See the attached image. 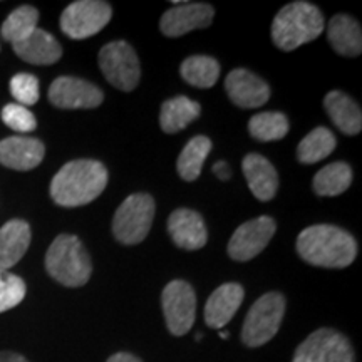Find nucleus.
Listing matches in <instances>:
<instances>
[{
  "label": "nucleus",
  "instance_id": "nucleus-34",
  "mask_svg": "<svg viewBox=\"0 0 362 362\" xmlns=\"http://www.w3.org/2000/svg\"><path fill=\"white\" fill-rule=\"evenodd\" d=\"M107 362H141L138 357L133 354H128V352H117V354L111 356Z\"/></svg>",
  "mask_w": 362,
  "mask_h": 362
},
{
  "label": "nucleus",
  "instance_id": "nucleus-17",
  "mask_svg": "<svg viewBox=\"0 0 362 362\" xmlns=\"http://www.w3.org/2000/svg\"><path fill=\"white\" fill-rule=\"evenodd\" d=\"M245 291L240 284H223L208 297L205 304V322L211 329H221L232 320L242 305Z\"/></svg>",
  "mask_w": 362,
  "mask_h": 362
},
{
  "label": "nucleus",
  "instance_id": "nucleus-5",
  "mask_svg": "<svg viewBox=\"0 0 362 362\" xmlns=\"http://www.w3.org/2000/svg\"><path fill=\"white\" fill-rule=\"evenodd\" d=\"M155 218V200L148 193H134L121 203L112 220V233L124 245L141 243Z\"/></svg>",
  "mask_w": 362,
  "mask_h": 362
},
{
  "label": "nucleus",
  "instance_id": "nucleus-25",
  "mask_svg": "<svg viewBox=\"0 0 362 362\" xmlns=\"http://www.w3.org/2000/svg\"><path fill=\"white\" fill-rule=\"evenodd\" d=\"M210 149L211 141L206 136H194L193 139H189L183 151L180 153L178 163H176V168H178V175L181 178L185 181L197 180L202 173L203 163H205Z\"/></svg>",
  "mask_w": 362,
  "mask_h": 362
},
{
  "label": "nucleus",
  "instance_id": "nucleus-2",
  "mask_svg": "<svg viewBox=\"0 0 362 362\" xmlns=\"http://www.w3.org/2000/svg\"><path fill=\"white\" fill-rule=\"evenodd\" d=\"M297 252L310 265L344 269L354 262L357 243L339 226L314 225L298 235Z\"/></svg>",
  "mask_w": 362,
  "mask_h": 362
},
{
  "label": "nucleus",
  "instance_id": "nucleus-18",
  "mask_svg": "<svg viewBox=\"0 0 362 362\" xmlns=\"http://www.w3.org/2000/svg\"><path fill=\"white\" fill-rule=\"evenodd\" d=\"M12 47L22 61L35 66L56 64L62 56V47L57 39L42 29H35L24 40L12 44Z\"/></svg>",
  "mask_w": 362,
  "mask_h": 362
},
{
  "label": "nucleus",
  "instance_id": "nucleus-24",
  "mask_svg": "<svg viewBox=\"0 0 362 362\" xmlns=\"http://www.w3.org/2000/svg\"><path fill=\"white\" fill-rule=\"evenodd\" d=\"M352 183V170L347 163L337 161L324 166L314 176L312 187L314 192L320 197H337L346 192Z\"/></svg>",
  "mask_w": 362,
  "mask_h": 362
},
{
  "label": "nucleus",
  "instance_id": "nucleus-21",
  "mask_svg": "<svg viewBox=\"0 0 362 362\" xmlns=\"http://www.w3.org/2000/svg\"><path fill=\"white\" fill-rule=\"evenodd\" d=\"M324 106L327 110L332 123L344 134L354 136L361 133L362 112L359 104L354 99L341 93V90H330L324 99Z\"/></svg>",
  "mask_w": 362,
  "mask_h": 362
},
{
  "label": "nucleus",
  "instance_id": "nucleus-9",
  "mask_svg": "<svg viewBox=\"0 0 362 362\" xmlns=\"http://www.w3.org/2000/svg\"><path fill=\"white\" fill-rule=\"evenodd\" d=\"M292 362H356V357L346 336L334 329H319L297 347Z\"/></svg>",
  "mask_w": 362,
  "mask_h": 362
},
{
  "label": "nucleus",
  "instance_id": "nucleus-22",
  "mask_svg": "<svg viewBox=\"0 0 362 362\" xmlns=\"http://www.w3.org/2000/svg\"><path fill=\"white\" fill-rule=\"evenodd\" d=\"M329 42L341 56H359L362 52L361 25L351 16L341 13L329 22Z\"/></svg>",
  "mask_w": 362,
  "mask_h": 362
},
{
  "label": "nucleus",
  "instance_id": "nucleus-33",
  "mask_svg": "<svg viewBox=\"0 0 362 362\" xmlns=\"http://www.w3.org/2000/svg\"><path fill=\"white\" fill-rule=\"evenodd\" d=\"M214 173H215L216 176H218V178H220L221 181L230 180V176H232V171H230L228 165H226L225 161L215 163V165H214Z\"/></svg>",
  "mask_w": 362,
  "mask_h": 362
},
{
  "label": "nucleus",
  "instance_id": "nucleus-26",
  "mask_svg": "<svg viewBox=\"0 0 362 362\" xmlns=\"http://www.w3.org/2000/svg\"><path fill=\"white\" fill-rule=\"evenodd\" d=\"M336 136L332 131L320 126L302 139L297 148V158L304 165H314V163L327 158L336 149Z\"/></svg>",
  "mask_w": 362,
  "mask_h": 362
},
{
  "label": "nucleus",
  "instance_id": "nucleus-10",
  "mask_svg": "<svg viewBox=\"0 0 362 362\" xmlns=\"http://www.w3.org/2000/svg\"><path fill=\"white\" fill-rule=\"evenodd\" d=\"M163 314L173 336H185L192 330L197 317V296L193 287L185 280H173L165 287L161 296Z\"/></svg>",
  "mask_w": 362,
  "mask_h": 362
},
{
  "label": "nucleus",
  "instance_id": "nucleus-6",
  "mask_svg": "<svg viewBox=\"0 0 362 362\" xmlns=\"http://www.w3.org/2000/svg\"><path fill=\"white\" fill-rule=\"evenodd\" d=\"M285 315V297L279 292L262 296L248 310L242 329V341L248 347H260L275 337Z\"/></svg>",
  "mask_w": 362,
  "mask_h": 362
},
{
  "label": "nucleus",
  "instance_id": "nucleus-16",
  "mask_svg": "<svg viewBox=\"0 0 362 362\" xmlns=\"http://www.w3.org/2000/svg\"><path fill=\"white\" fill-rule=\"evenodd\" d=\"M168 232L173 242L185 250H200L205 247L208 233L202 215L188 208H180L171 214Z\"/></svg>",
  "mask_w": 362,
  "mask_h": 362
},
{
  "label": "nucleus",
  "instance_id": "nucleus-36",
  "mask_svg": "<svg viewBox=\"0 0 362 362\" xmlns=\"http://www.w3.org/2000/svg\"><path fill=\"white\" fill-rule=\"evenodd\" d=\"M218 336H220L221 339H228V337H230V334L226 332V330H220V334H218Z\"/></svg>",
  "mask_w": 362,
  "mask_h": 362
},
{
  "label": "nucleus",
  "instance_id": "nucleus-4",
  "mask_svg": "<svg viewBox=\"0 0 362 362\" xmlns=\"http://www.w3.org/2000/svg\"><path fill=\"white\" fill-rule=\"evenodd\" d=\"M45 269L49 275L66 287L88 284L93 274L89 253L74 235H59L45 253Z\"/></svg>",
  "mask_w": 362,
  "mask_h": 362
},
{
  "label": "nucleus",
  "instance_id": "nucleus-14",
  "mask_svg": "<svg viewBox=\"0 0 362 362\" xmlns=\"http://www.w3.org/2000/svg\"><path fill=\"white\" fill-rule=\"evenodd\" d=\"M225 88L232 103L245 110L264 106L270 98L269 84L247 69L230 72L225 79Z\"/></svg>",
  "mask_w": 362,
  "mask_h": 362
},
{
  "label": "nucleus",
  "instance_id": "nucleus-23",
  "mask_svg": "<svg viewBox=\"0 0 362 362\" xmlns=\"http://www.w3.org/2000/svg\"><path fill=\"white\" fill-rule=\"evenodd\" d=\"M200 104L192 101L187 96H178L163 103L160 124L165 133L173 134L185 129L192 121L200 116Z\"/></svg>",
  "mask_w": 362,
  "mask_h": 362
},
{
  "label": "nucleus",
  "instance_id": "nucleus-11",
  "mask_svg": "<svg viewBox=\"0 0 362 362\" xmlns=\"http://www.w3.org/2000/svg\"><path fill=\"white\" fill-rule=\"evenodd\" d=\"M275 220L270 216H259L240 225L228 243V255L237 262H247L257 257L269 245L275 235Z\"/></svg>",
  "mask_w": 362,
  "mask_h": 362
},
{
  "label": "nucleus",
  "instance_id": "nucleus-13",
  "mask_svg": "<svg viewBox=\"0 0 362 362\" xmlns=\"http://www.w3.org/2000/svg\"><path fill=\"white\" fill-rule=\"evenodd\" d=\"M215 11L208 4L183 2L163 13L160 27L161 33L168 37H181L189 30L205 29L211 25Z\"/></svg>",
  "mask_w": 362,
  "mask_h": 362
},
{
  "label": "nucleus",
  "instance_id": "nucleus-19",
  "mask_svg": "<svg viewBox=\"0 0 362 362\" xmlns=\"http://www.w3.org/2000/svg\"><path fill=\"white\" fill-rule=\"evenodd\" d=\"M242 168L255 198H259L260 202H269L275 197L279 188V176L274 165L267 158L252 153L243 158Z\"/></svg>",
  "mask_w": 362,
  "mask_h": 362
},
{
  "label": "nucleus",
  "instance_id": "nucleus-28",
  "mask_svg": "<svg viewBox=\"0 0 362 362\" xmlns=\"http://www.w3.org/2000/svg\"><path fill=\"white\" fill-rule=\"evenodd\" d=\"M39 12L35 7L22 6L11 12V16L4 21L2 24V37L7 42L16 44L24 40L27 35H30L37 29Z\"/></svg>",
  "mask_w": 362,
  "mask_h": 362
},
{
  "label": "nucleus",
  "instance_id": "nucleus-27",
  "mask_svg": "<svg viewBox=\"0 0 362 362\" xmlns=\"http://www.w3.org/2000/svg\"><path fill=\"white\" fill-rule=\"evenodd\" d=\"M181 78L194 88L208 89L215 86L220 76V64L214 57L192 56L185 59L180 67Z\"/></svg>",
  "mask_w": 362,
  "mask_h": 362
},
{
  "label": "nucleus",
  "instance_id": "nucleus-12",
  "mask_svg": "<svg viewBox=\"0 0 362 362\" xmlns=\"http://www.w3.org/2000/svg\"><path fill=\"white\" fill-rule=\"evenodd\" d=\"M103 90L79 78L62 76L49 88V101L61 110H93L101 106Z\"/></svg>",
  "mask_w": 362,
  "mask_h": 362
},
{
  "label": "nucleus",
  "instance_id": "nucleus-8",
  "mask_svg": "<svg viewBox=\"0 0 362 362\" xmlns=\"http://www.w3.org/2000/svg\"><path fill=\"white\" fill-rule=\"evenodd\" d=\"M99 67L107 83L126 93L138 86L139 76H141L134 49L123 40L104 45L99 52Z\"/></svg>",
  "mask_w": 362,
  "mask_h": 362
},
{
  "label": "nucleus",
  "instance_id": "nucleus-20",
  "mask_svg": "<svg viewBox=\"0 0 362 362\" xmlns=\"http://www.w3.org/2000/svg\"><path fill=\"white\" fill-rule=\"evenodd\" d=\"M30 226L24 220H11L0 228V269H12L30 245Z\"/></svg>",
  "mask_w": 362,
  "mask_h": 362
},
{
  "label": "nucleus",
  "instance_id": "nucleus-1",
  "mask_svg": "<svg viewBox=\"0 0 362 362\" xmlns=\"http://www.w3.org/2000/svg\"><path fill=\"white\" fill-rule=\"evenodd\" d=\"M107 185V170L94 160H74L52 178L51 197L59 206L74 208L96 200Z\"/></svg>",
  "mask_w": 362,
  "mask_h": 362
},
{
  "label": "nucleus",
  "instance_id": "nucleus-32",
  "mask_svg": "<svg viewBox=\"0 0 362 362\" xmlns=\"http://www.w3.org/2000/svg\"><path fill=\"white\" fill-rule=\"evenodd\" d=\"M2 121L8 128L19 133H30L37 128L35 116L21 104H7L2 110Z\"/></svg>",
  "mask_w": 362,
  "mask_h": 362
},
{
  "label": "nucleus",
  "instance_id": "nucleus-15",
  "mask_svg": "<svg viewBox=\"0 0 362 362\" xmlns=\"http://www.w3.org/2000/svg\"><path fill=\"white\" fill-rule=\"evenodd\" d=\"M42 141L24 136H12L0 141V165L17 171H29L44 160Z\"/></svg>",
  "mask_w": 362,
  "mask_h": 362
},
{
  "label": "nucleus",
  "instance_id": "nucleus-30",
  "mask_svg": "<svg viewBox=\"0 0 362 362\" xmlns=\"http://www.w3.org/2000/svg\"><path fill=\"white\" fill-rule=\"evenodd\" d=\"M25 291L24 280L0 269V314L19 305L24 300Z\"/></svg>",
  "mask_w": 362,
  "mask_h": 362
},
{
  "label": "nucleus",
  "instance_id": "nucleus-31",
  "mask_svg": "<svg viewBox=\"0 0 362 362\" xmlns=\"http://www.w3.org/2000/svg\"><path fill=\"white\" fill-rule=\"evenodd\" d=\"M11 93L21 106H34L39 101V79L27 72L16 74L11 79Z\"/></svg>",
  "mask_w": 362,
  "mask_h": 362
},
{
  "label": "nucleus",
  "instance_id": "nucleus-7",
  "mask_svg": "<svg viewBox=\"0 0 362 362\" xmlns=\"http://www.w3.org/2000/svg\"><path fill=\"white\" fill-rule=\"evenodd\" d=\"M112 8L103 0H78L67 6L62 12V33L71 39H88L101 33L111 21Z\"/></svg>",
  "mask_w": 362,
  "mask_h": 362
},
{
  "label": "nucleus",
  "instance_id": "nucleus-3",
  "mask_svg": "<svg viewBox=\"0 0 362 362\" xmlns=\"http://www.w3.org/2000/svg\"><path fill=\"white\" fill-rule=\"evenodd\" d=\"M324 16L309 2H292L280 8L272 24V40L279 49L288 52L312 42L324 33Z\"/></svg>",
  "mask_w": 362,
  "mask_h": 362
},
{
  "label": "nucleus",
  "instance_id": "nucleus-29",
  "mask_svg": "<svg viewBox=\"0 0 362 362\" xmlns=\"http://www.w3.org/2000/svg\"><path fill=\"white\" fill-rule=\"evenodd\" d=\"M248 131L259 141H277L288 133V121L282 112H260L248 121Z\"/></svg>",
  "mask_w": 362,
  "mask_h": 362
},
{
  "label": "nucleus",
  "instance_id": "nucleus-35",
  "mask_svg": "<svg viewBox=\"0 0 362 362\" xmlns=\"http://www.w3.org/2000/svg\"><path fill=\"white\" fill-rule=\"evenodd\" d=\"M0 362H29L24 356L16 354V352H0Z\"/></svg>",
  "mask_w": 362,
  "mask_h": 362
}]
</instances>
